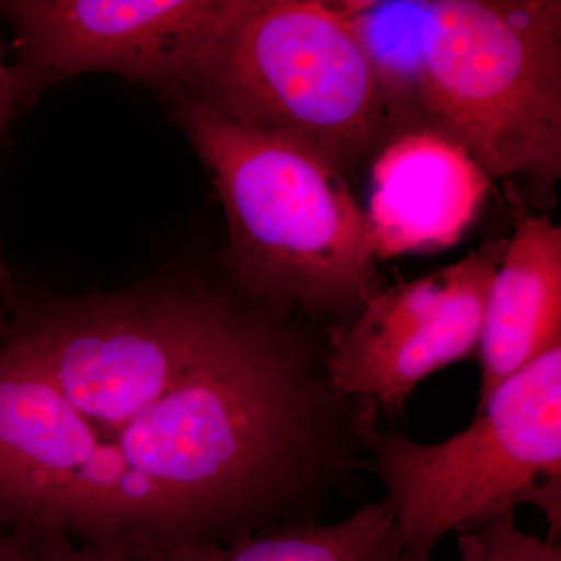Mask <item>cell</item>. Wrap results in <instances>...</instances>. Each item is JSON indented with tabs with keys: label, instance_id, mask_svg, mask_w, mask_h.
I'll use <instances>...</instances> for the list:
<instances>
[{
	"label": "cell",
	"instance_id": "cell-1",
	"mask_svg": "<svg viewBox=\"0 0 561 561\" xmlns=\"http://www.w3.org/2000/svg\"><path fill=\"white\" fill-rule=\"evenodd\" d=\"M375 421L227 291L47 298L0 332V524L133 551L316 519Z\"/></svg>",
	"mask_w": 561,
	"mask_h": 561
},
{
	"label": "cell",
	"instance_id": "cell-2",
	"mask_svg": "<svg viewBox=\"0 0 561 561\" xmlns=\"http://www.w3.org/2000/svg\"><path fill=\"white\" fill-rule=\"evenodd\" d=\"M386 105L382 142L430 131L540 197L561 176L560 0H341ZM379 146V147H381Z\"/></svg>",
	"mask_w": 561,
	"mask_h": 561
},
{
	"label": "cell",
	"instance_id": "cell-3",
	"mask_svg": "<svg viewBox=\"0 0 561 561\" xmlns=\"http://www.w3.org/2000/svg\"><path fill=\"white\" fill-rule=\"evenodd\" d=\"M172 101L224 205L225 260L241 289L262 305L353 319L382 287L345 173L311 147L242 127L191 95Z\"/></svg>",
	"mask_w": 561,
	"mask_h": 561
},
{
	"label": "cell",
	"instance_id": "cell-4",
	"mask_svg": "<svg viewBox=\"0 0 561 561\" xmlns=\"http://www.w3.org/2000/svg\"><path fill=\"white\" fill-rule=\"evenodd\" d=\"M183 95L242 127L298 140L345 175L376 153L386 127L371 62L324 0H230Z\"/></svg>",
	"mask_w": 561,
	"mask_h": 561
},
{
	"label": "cell",
	"instance_id": "cell-5",
	"mask_svg": "<svg viewBox=\"0 0 561 561\" xmlns=\"http://www.w3.org/2000/svg\"><path fill=\"white\" fill-rule=\"evenodd\" d=\"M368 470L386 490L402 557L432 559L443 537L531 505L561 535V345L513 373L482 402L467 430L420 443L378 426Z\"/></svg>",
	"mask_w": 561,
	"mask_h": 561
},
{
	"label": "cell",
	"instance_id": "cell-6",
	"mask_svg": "<svg viewBox=\"0 0 561 561\" xmlns=\"http://www.w3.org/2000/svg\"><path fill=\"white\" fill-rule=\"evenodd\" d=\"M228 10L230 0L2 2L16 35V103L84 72L117 73L172 99L186 94Z\"/></svg>",
	"mask_w": 561,
	"mask_h": 561
},
{
	"label": "cell",
	"instance_id": "cell-7",
	"mask_svg": "<svg viewBox=\"0 0 561 561\" xmlns=\"http://www.w3.org/2000/svg\"><path fill=\"white\" fill-rule=\"evenodd\" d=\"M505 245L486 242L456 264L373 295L331 332L324 367L332 387L393 415L424 379L474 353Z\"/></svg>",
	"mask_w": 561,
	"mask_h": 561
},
{
	"label": "cell",
	"instance_id": "cell-8",
	"mask_svg": "<svg viewBox=\"0 0 561 561\" xmlns=\"http://www.w3.org/2000/svg\"><path fill=\"white\" fill-rule=\"evenodd\" d=\"M367 216L376 260L434 253L459 242L490 179L470 154L430 131L390 138L373 154Z\"/></svg>",
	"mask_w": 561,
	"mask_h": 561
},
{
	"label": "cell",
	"instance_id": "cell-9",
	"mask_svg": "<svg viewBox=\"0 0 561 561\" xmlns=\"http://www.w3.org/2000/svg\"><path fill=\"white\" fill-rule=\"evenodd\" d=\"M561 345V228L522 217L486 297L479 354L485 400L513 373Z\"/></svg>",
	"mask_w": 561,
	"mask_h": 561
},
{
	"label": "cell",
	"instance_id": "cell-10",
	"mask_svg": "<svg viewBox=\"0 0 561 561\" xmlns=\"http://www.w3.org/2000/svg\"><path fill=\"white\" fill-rule=\"evenodd\" d=\"M136 561H401L402 542L386 502L334 524L302 519L227 542L172 541L127 551Z\"/></svg>",
	"mask_w": 561,
	"mask_h": 561
},
{
	"label": "cell",
	"instance_id": "cell-11",
	"mask_svg": "<svg viewBox=\"0 0 561 561\" xmlns=\"http://www.w3.org/2000/svg\"><path fill=\"white\" fill-rule=\"evenodd\" d=\"M461 561H561L560 545L527 534L516 524V512H505L457 534ZM401 561H432L408 559Z\"/></svg>",
	"mask_w": 561,
	"mask_h": 561
},
{
	"label": "cell",
	"instance_id": "cell-12",
	"mask_svg": "<svg viewBox=\"0 0 561 561\" xmlns=\"http://www.w3.org/2000/svg\"><path fill=\"white\" fill-rule=\"evenodd\" d=\"M35 561H136L122 548L83 545L68 538H28Z\"/></svg>",
	"mask_w": 561,
	"mask_h": 561
},
{
	"label": "cell",
	"instance_id": "cell-13",
	"mask_svg": "<svg viewBox=\"0 0 561 561\" xmlns=\"http://www.w3.org/2000/svg\"><path fill=\"white\" fill-rule=\"evenodd\" d=\"M14 105H16V91H14L13 72H11V66H7L3 61L2 44H0V133ZM0 275H7L2 257H0Z\"/></svg>",
	"mask_w": 561,
	"mask_h": 561
},
{
	"label": "cell",
	"instance_id": "cell-14",
	"mask_svg": "<svg viewBox=\"0 0 561 561\" xmlns=\"http://www.w3.org/2000/svg\"><path fill=\"white\" fill-rule=\"evenodd\" d=\"M0 561H35L31 540L14 534L0 537Z\"/></svg>",
	"mask_w": 561,
	"mask_h": 561
},
{
	"label": "cell",
	"instance_id": "cell-15",
	"mask_svg": "<svg viewBox=\"0 0 561 561\" xmlns=\"http://www.w3.org/2000/svg\"><path fill=\"white\" fill-rule=\"evenodd\" d=\"M7 284H9V276L0 275V301H2L3 295H5ZM5 321L0 320V332L3 330Z\"/></svg>",
	"mask_w": 561,
	"mask_h": 561
}]
</instances>
